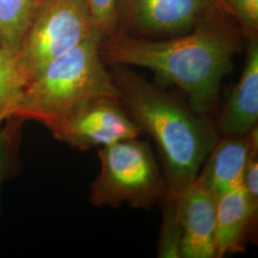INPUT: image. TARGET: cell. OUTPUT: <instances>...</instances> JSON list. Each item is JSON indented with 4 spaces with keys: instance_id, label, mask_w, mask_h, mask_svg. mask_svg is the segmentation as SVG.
<instances>
[{
    "instance_id": "cell-10",
    "label": "cell",
    "mask_w": 258,
    "mask_h": 258,
    "mask_svg": "<svg viewBox=\"0 0 258 258\" xmlns=\"http://www.w3.org/2000/svg\"><path fill=\"white\" fill-rule=\"evenodd\" d=\"M258 209L242 185L216 197L215 258L243 252L257 224Z\"/></svg>"
},
{
    "instance_id": "cell-12",
    "label": "cell",
    "mask_w": 258,
    "mask_h": 258,
    "mask_svg": "<svg viewBox=\"0 0 258 258\" xmlns=\"http://www.w3.org/2000/svg\"><path fill=\"white\" fill-rule=\"evenodd\" d=\"M41 0H0V46L18 54Z\"/></svg>"
},
{
    "instance_id": "cell-18",
    "label": "cell",
    "mask_w": 258,
    "mask_h": 258,
    "mask_svg": "<svg viewBox=\"0 0 258 258\" xmlns=\"http://www.w3.org/2000/svg\"><path fill=\"white\" fill-rule=\"evenodd\" d=\"M242 187L250 203L258 209V153L249 156L243 175Z\"/></svg>"
},
{
    "instance_id": "cell-6",
    "label": "cell",
    "mask_w": 258,
    "mask_h": 258,
    "mask_svg": "<svg viewBox=\"0 0 258 258\" xmlns=\"http://www.w3.org/2000/svg\"><path fill=\"white\" fill-rule=\"evenodd\" d=\"M49 131L57 141L82 151L138 138L143 134L120 99L106 96L83 102Z\"/></svg>"
},
{
    "instance_id": "cell-15",
    "label": "cell",
    "mask_w": 258,
    "mask_h": 258,
    "mask_svg": "<svg viewBox=\"0 0 258 258\" xmlns=\"http://www.w3.org/2000/svg\"><path fill=\"white\" fill-rule=\"evenodd\" d=\"M163 203V222L158 256L180 258V230L176 216V198L166 196Z\"/></svg>"
},
{
    "instance_id": "cell-8",
    "label": "cell",
    "mask_w": 258,
    "mask_h": 258,
    "mask_svg": "<svg viewBox=\"0 0 258 258\" xmlns=\"http://www.w3.org/2000/svg\"><path fill=\"white\" fill-rule=\"evenodd\" d=\"M216 197L196 179L176 197L180 258H215Z\"/></svg>"
},
{
    "instance_id": "cell-5",
    "label": "cell",
    "mask_w": 258,
    "mask_h": 258,
    "mask_svg": "<svg viewBox=\"0 0 258 258\" xmlns=\"http://www.w3.org/2000/svg\"><path fill=\"white\" fill-rule=\"evenodd\" d=\"M95 27L88 0H41L17 54L29 81Z\"/></svg>"
},
{
    "instance_id": "cell-16",
    "label": "cell",
    "mask_w": 258,
    "mask_h": 258,
    "mask_svg": "<svg viewBox=\"0 0 258 258\" xmlns=\"http://www.w3.org/2000/svg\"><path fill=\"white\" fill-rule=\"evenodd\" d=\"M231 17L238 21L245 37L257 35L258 0H224Z\"/></svg>"
},
{
    "instance_id": "cell-11",
    "label": "cell",
    "mask_w": 258,
    "mask_h": 258,
    "mask_svg": "<svg viewBox=\"0 0 258 258\" xmlns=\"http://www.w3.org/2000/svg\"><path fill=\"white\" fill-rule=\"evenodd\" d=\"M247 38V54L243 72L215 123L217 132L224 135H244L257 125V35Z\"/></svg>"
},
{
    "instance_id": "cell-13",
    "label": "cell",
    "mask_w": 258,
    "mask_h": 258,
    "mask_svg": "<svg viewBox=\"0 0 258 258\" xmlns=\"http://www.w3.org/2000/svg\"><path fill=\"white\" fill-rule=\"evenodd\" d=\"M29 82L18 55L0 46V128L13 117Z\"/></svg>"
},
{
    "instance_id": "cell-3",
    "label": "cell",
    "mask_w": 258,
    "mask_h": 258,
    "mask_svg": "<svg viewBox=\"0 0 258 258\" xmlns=\"http://www.w3.org/2000/svg\"><path fill=\"white\" fill-rule=\"evenodd\" d=\"M104 35L95 27L81 44L50 61L28 83L13 114L48 130L96 97L120 99V91L101 55Z\"/></svg>"
},
{
    "instance_id": "cell-2",
    "label": "cell",
    "mask_w": 258,
    "mask_h": 258,
    "mask_svg": "<svg viewBox=\"0 0 258 258\" xmlns=\"http://www.w3.org/2000/svg\"><path fill=\"white\" fill-rule=\"evenodd\" d=\"M112 67L120 102L141 131L156 143L164 166L166 196L176 198L195 181L219 139L215 125L128 66Z\"/></svg>"
},
{
    "instance_id": "cell-4",
    "label": "cell",
    "mask_w": 258,
    "mask_h": 258,
    "mask_svg": "<svg viewBox=\"0 0 258 258\" xmlns=\"http://www.w3.org/2000/svg\"><path fill=\"white\" fill-rule=\"evenodd\" d=\"M101 170L93 181L89 202L116 209L128 203L150 210L167 194L166 179L149 144L138 138L120 141L98 149Z\"/></svg>"
},
{
    "instance_id": "cell-7",
    "label": "cell",
    "mask_w": 258,
    "mask_h": 258,
    "mask_svg": "<svg viewBox=\"0 0 258 258\" xmlns=\"http://www.w3.org/2000/svg\"><path fill=\"white\" fill-rule=\"evenodd\" d=\"M226 17L212 0H119L121 32L172 34L214 17ZM227 18V17H226Z\"/></svg>"
},
{
    "instance_id": "cell-1",
    "label": "cell",
    "mask_w": 258,
    "mask_h": 258,
    "mask_svg": "<svg viewBox=\"0 0 258 258\" xmlns=\"http://www.w3.org/2000/svg\"><path fill=\"white\" fill-rule=\"evenodd\" d=\"M225 19H207L194 32L166 40L116 31L102 39L101 55L105 63L145 67L174 83L187 95L192 110L208 117L218 102L222 79L231 72L241 47L242 32Z\"/></svg>"
},
{
    "instance_id": "cell-17",
    "label": "cell",
    "mask_w": 258,
    "mask_h": 258,
    "mask_svg": "<svg viewBox=\"0 0 258 258\" xmlns=\"http://www.w3.org/2000/svg\"><path fill=\"white\" fill-rule=\"evenodd\" d=\"M94 24L104 37L117 31L119 0H88Z\"/></svg>"
},
{
    "instance_id": "cell-19",
    "label": "cell",
    "mask_w": 258,
    "mask_h": 258,
    "mask_svg": "<svg viewBox=\"0 0 258 258\" xmlns=\"http://www.w3.org/2000/svg\"><path fill=\"white\" fill-rule=\"evenodd\" d=\"M212 1H213L214 5L216 6V8L219 10L223 15H225L226 17H231L229 10H228L225 2H224V0H212Z\"/></svg>"
},
{
    "instance_id": "cell-9",
    "label": "cell",
    "mask_w": 258,
    "mask_h": 258,
    "mask_svg": "<svg viewBox=\"0 0 258 258\" xmlns=\"http://www.w3.org/2000/svg\"><path fill=\"white\" fill-rule=\"evenodd\" d=\"M255 153L257 125L244 135H224L206 158L196 180L215 197L239 187L249 156Z\"/></svg>"
},
{
    "instance_id": "cell-14",
    "label": "cell",
    "mask_w": 258,
    "mask_h": 258,
    "mask_svg": "<svg viewBox=\"0 0 258 258\" xmlns=\"http://www.w3.org/2000/svg\"><path fill=\"white\" fill-rule=\"evenodd\" d=\"M24 122L19 118L11 117L0 128V189L19 169Z\"/></svg>"
}]
</instances>
